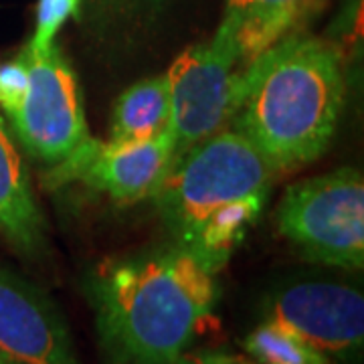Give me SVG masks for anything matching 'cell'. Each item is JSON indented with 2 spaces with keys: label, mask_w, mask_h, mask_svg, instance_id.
I'll return each mask as SVG.
<instances>
[{
  "label": "cell",
  "mask_w": 364,
  "mask_h": 364,
  "mask_svg": "<svg viewBox=\"0 0 364 364\" xmlns=\"http://www.w3.org/2000/svg\"><path fill=\"white\" fill-rule=\"evenodd\" d=\"M0 364H18V363H14L13 358H9V356H6L4 352L0 350Z\"/></svg>",
  "instance_id": "e0dca14e"
},
{
  "label": "cell",
  "mask_w": 364,
  "mask_h": 364,
  "mask_svg": "<svg viewBox=\"0 0 364 364\" xmlns=\"http://www.w3.org/2000/svg\"><path fill=\"white\" fill-rule=\"evenodd\" d=\"M219 273L178 243L100 265L90 299L116 364H174L219 299Z\"/></svg>",
  "instance_id": "6da1fadb"
},
{
  "label": "cell",
  "mask_w": 364,
  "mask_h": 364,
  "mask_svg": "<svg viewBox=\"0 0 364 364\" xmlns=\"http://www.w3.org/2000/svg\"><path fill=\"white\" fill-rule=\"evenodd\" d=\"M170 128V95L166 75L148 77L130 85L114 104L112 144H136L158 138Z\"/></svg>",
  "instance_id": "7c38bea8"
},
{
  "label": "cell",
  "mask_w": 364,
  "mask_h": 364,
  "mask_svg": "<svg viewBox=\"0 0 364 364\" xmlns=\"http://www.w3.org/2000/svg\"><path fill=\"white\" fill-rule=\"evenodd\" d=\"M93 2L107 6V9H128V6L144 4V2H150V0H93Z\"/></svg>",
  "instance_id": "2e32d148"
},
{
  "label": "cell",
  "mask_w": 364,
  "mask_h": 364,
  "mask_svg": "<svg viewBox=\"0 0 364 364\" xmlns=\"http://www.w3.org/2000/svg\"><path fill=\"white\" fill-rule=\"evenodd\" d=\"M275 223L279 235L306 259L363 269V172L338 168L289 184L275 210Z\"/></svg>",
  "instance_id": "5b68a950"
},
{
  "label": "cell",
  "mask_w": 364,
  "mask_h": 364,
  "mask_svg": "<svg viewBox=\"0 0 364 364\" xmlns=\"http://www.w3.org/2000/svg\"><path fill=\"white\" fill-rule=\"evenodd\" d=\"M174 364H239L223 352H184Z\"/></svg>",
  "instance_id": "9a60e30c"
},
{
  "label": "cell",
  "mask_w": 364,
  "mask_h": 364,
  "mask_svg": "<svg viewBox=\"0 0 364 364\" xmlns=\"http://www.w3.org/2000/svg\"><path fill=\"white\" fill-rule=\"evenodd\" d=\"M243 67L231 47L213 35L181 53L170 65V136L176 158L208 136L225 130L241 97Z\"/></svg>",
  "instance_id": "8992f818"
},
{
  "label": "cell",
  "mask_w": 364,
  "mask_h": 364,
  "mask_svg": "<svg viewBox=\"0 0 364 364\" xmlns=\"http://www.w3.org/2000/svg\"><path fill=\"white\" fill-rule=\"evenodd\" d=\"M0 235L26 255L45 249L47 223L31 184L23 148L0 114Z\"/></svg>",
  "instance_id": "8fae6325"
},
{
  "label": "cell",
  "mask_w": 364,
  "mask_h": 364,
  "mask_svg": "<svg viewBox=\"0 0 364 364\" xmlns=\"http://www.w3.org/2000/svg\"><path fill=\"white\" fill-rule=\"evenodd\" d=\"M0 114L31 158L53 166L90 138L83 95L71 63L53 43H26L0 63Z\"/></svg>",
  "instance_id": "277c9868"
},
{
  "label": "cell",
  "mask_w": 364,
  "mask_h": 364,
  "mask_svg": "<svg viewBox=\"0 0 364 364\" xmlns=\"http://www.w3.org/2000/svg\"><path fill=\"white\" fill-rule=\"evenodd\" d=\"M176 160L170 132L136 144H112L90 136L61 162L47 166V188L81 182L114 203L132 205L152 198Z\"/></svg>",
  "instance_id": "52a82bcc"
},
{
  "label": "cell",
  "mask_w": 364,
  "mask_h": 364,
  "mask_svg": "<svg viewBox=\"0 0 364 364\" xmlns=\"http://www.w3.org/2000/svg\"><path fill=\"white\" fill-rule=\"evenodd\" d=\"M342 53L330 41L294 33L241 73V97L227 128L245 136L279 172L324 154L344 105Z\"/></svg>",
  "instance_id": "7a4b0ae2"
},
{
  "label": "cell",
  "mask_w": 364,
  "mask_h": 364,
  "mask_svg": "<svg viewBox=\"0 0 364 364\" xmlns=\"http://www.w3.org/2000/svg\"><path fill=\"white\" fill-rule=\"evenodd\" d=\"M0 350L18 364H79L55 304L6 269H0Z\"/></svg>",
  "instance_id": "9c48e42d"
},
{
  "label": "cell",
  "mask_w": 364,
  "mask_h": 364,
  "mask_svg": "<svg viewBox=\"0 0 364 364\" xmlns=\"http://www.w3.org/2000/svg\"><path fill=\"white\" fill-rule=\"evenodd\" d=\"M263 322L282 326L328 358L354 360L363 352L364 298L338 282H296L263 304Z\"/></svg>",
  "instance_id": "ba28073f"
},
{
  "label": "cell",
  "mask_w": 364,
  "mask_h": 364,
  "mask_svg": "<svg viewBox=\"0 0 364 364\" xmlns=\"http://www.w3.org/2000/svg\"><path fill=\"white\" fill-rule=\"evenodd\" d=\"M273 178L259 150L225 128L176 158L150 200L174 243L219 273L259 219Z\"/></svg>",
  "instance_id": "3957f363"
},
{
  "label": "cell",
  "mask_w": 364,
  "mask_h": 364,
  "mask_svg": "<svg viewBox=\"0 0 364 364\" xmlns=\"http://www.w3.org/2000/svg\"><path fill=\"white\" fill-rule=\"evenodd\" d=\"M247 364H330V358L289 330L261 322L243 340Z\"/></svg>",
  "instance_id": "4fadbf2b"
},
{
  "label": "cell",
  "mask_w": 364,
  "mask_h": 364,
  "mask_svg": "<svg viewBox=\"0 0 364 364\" xmlns=\"http://www.w3.org/2000/svg\"><path fill=\"white\" fill-rule=\"evenodd\" d=\"M324 0H227L215 37L231 47L241 67L298 28Z\"/></svg>",
  "instance_id": "30bf717a"
},
{
  "label": "cell",
  "mask_w": 364,
  "mask_h": 364,
  "mask_svg": "<svg viewBox=\"0 0 364 364\" xmlns=\"http://www.w3.org/2000/svg\"><path fill=\"white\" fill-rule=\"evenodd\" d=\"M81 0H39L37 4V25L31 37V45L37 49H47L55 43L59 28L71 16H77Z\"/></svg>",
  "instance_id": "5bb4252c"
}]
</instances>
